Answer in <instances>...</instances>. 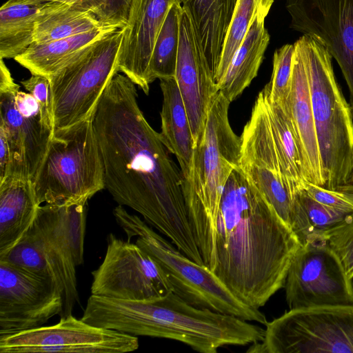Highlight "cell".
Returning <instances> with one entry per match:
<instances>
[{"mask_svg":"<svg viewBox=\"0 0 353 353\" xmlns=\"http://www.w3.org/2000/svg\"><path fill=\"white\" fill-rule=\"evenodd\" d=\"M102 158L105 188L120 205L139 213L185 255L203 264L191 229L184 177L145 119L135 84L117 72L92 114Z\"/></svg>","mask_w":353,"mask_h":353,"instance_id":"6da1fadb","label":"cell"},{"mask_svg":"<svg viewBox=\"0 0 353 353\" xmlns=\"http://www.w3.org/2000/svg\"><path fill=\"white\" fill-rule=\"evenodd\" d=\"M299 247L290 227L236 166L219 208L214 274L242 301L259 309L284 286Z\"/></svg>","mask_w":353,"mask_h":353,"instance_id":"7a4b0ae2","label":"cell"},{"mask_svg":"<svg viewBox=\"0 0 353 353\" xmlns=\"http://www.w3.org/2000/svg\"><path fill=\"white\" fill-rule=\"evenodd\" d=\"M83 321L132 336L175 340L201 353L225 345L263 340L264 329L240 318L194 307L172 291L150 300L134 301L91 294Z\"/></svg>","mask_w":353,"mask_h":353,"instance_id":"3957f363","label":"cell"},{"mask_svg":"<svg viewBox=\"0 0 353 353\" xmlns=\"http://www.w3.org/2000/svg\"><path fill=\"white\" fill-rule=\"evenodd\" d=\"M230 101L219 92L214 97L205 128L194 144L184 195L188 218L203 263L216 265V219L225 185L239 165L241 137L228 119Z\"/></svg>","mask_w":353,"mask_h":353,"instance_id":"277c9868","label":"cell"},{"mask_svg":"<svg viewBox=\"0 0 353 353\" xmlns=\"http://www.w3.org/2000/svg\"><path fill=\"white\" fill-rule=\"evenodd\" d=\"M294 43L301 50L309 81L323 187L336 190L353 184V115L335 79L327 50L306 34Z\"/></svg>","mask_w":353,"mask_h":353,"instance_id":"5b68a950","label":"cell"},{"mask_svg":"<svg viewBox=\"0 0 353 353\" xmlns=\"http://www.w3.org/2000/svg\"><path fill=\"white\" fill-rule=\"evenodd\" d=\"M116 222L130 241L152 256L165 272L172 292L189 304L266 325L265 316L234 295L205 265L192 260L120 205L113 210Z\"/></svg>","mask_w":353,"mask_h":353,"instance_id":"8992f818","label":"cell"},{"mask_svg":"<svg viewBox=\"0 0 353 353\" xmlns=\"http://www.w3.org/2000/svg\"><path fill=\"white\" fill-rule=\"evenodd\" d=\"M32 183L40 205L88 202L105 188L92 115L54 131Z\"/></svg>","mask_w":353,"mask_h":353,"instance_id":"52a82bcc","label":"cell"},{"mask_svg":"<svg viewBox=\"0 0 353 353\" xmlns=\"http://www.w3.org/2000/svg\"><path fill=\"white\" fill-rule=\"evenodd\" d=\"M123 28L92 43L50 77L54 130L90 117L105 88L119 72Z\"/></svg>","mask_w":353,"mask_h":353,"instance_id":"ba28073f","label":"cell"},{"mask_svg":"<svg viewBox=\"0 0 353 353\" xmlns=\"http://www.w3.org/2000/svg\"><path fill=\"white\" fill-rule=\"evenodd\" d=\"M247 352L353 353V305L290 309Z\"/></svg>","mask_w":353,"mask_h":353,"instance_id":"9c48e42d","label":"cell"},{"mask_svg":"<svg viewBox=\"0 0 353 353\" xmlns=\"http://www.w3.org/2000/svg\"><path fill=\"white\" fill-rule=\"evenodd\" d=\"M88 202L40 205L28 228L41 246L63 294L61 317L79 303L76 268L83 263Z\"/></svg>","mask_w":353,"mask_h":353,"instance_id":"30bf717a","label":"cell"},{"mask_svg":"<svg viewBox=\"0 0 353 353\" xmlns=\"http://www.w3.org/2000/svg\"><path fill=\"white\" fill-rule=\"evenodd\" d=\"M105 257L92 272L91 294L112 299L143 301L172 291L161 265L136 243L110 234Z\"/></svg>","mask_w":353,"mask_h":353,"instance_id":"8fae6325","label":"cell"},{"mask_svg":"<svg viewBox=\"0 0 353 353\" xmlns=\"http://www.w3.org/2000/svg\"><path fill=\"white\" fill-rule=\"evenodd\" d=\"M290 309L353 305V283L326 243L300 245L284 286Z\"/></svg>","mask_w":353,"mask_h":353,"instance_id":"7c38bea8","label":"cell"},{"mask_svg":"<svg viewBox=\"0 0 353 353\" xmlns=\"http://www.w3.org/2000/svg\"><path fill=\"white\" fill-rule=\"evenodd\" d=\"M139 346L136 336L90 325L72 314L52 325L0 336L1 353H124Z\"/></svg>","mask_w":353,"mask_h":353,"instance_id":"4fadbf2b","label":"cell"},{"mask_svg":"<svg viewBox=\"0 0 353 353\" xmlns=\"http://www.w3.org/2000/svg\"><path fill=\"white\" fill-rule=\"evenodd\" d=\"M241 141L240 168L290 226L298 193L290 189L283 176L261 92Z\"/></svg>","mask_w":353,"mask_h":353,"instance_id":"5bb4252c","label":"cell"},{"mask_svg":"<svg viewBox=\"0 0 353 353\" xmlns=\"http://www.w3.org/2000/svg\"><path fill=\"white\" fill-rule=\"evenodd\" d=\"M63 305L53 281L0 261V336L42 326Z\"/></svg>","mask_w":353,"mask_h":353,"instance_id":"9a60e30c","label":"cell"},{"mask_svg":"<svg viewBox=\"0 0 353 353\" xmlns=\"http://www.w3.org/2000/svg\"><path fill=\"white\" fill-rule=\"evenodd\" d=\"M290 28L320 43L338 63L353 115V0H286Z\"/></svg>","mask_w":353,"mask_h":353,"instance_id":"2e32d148","label":"cell"},{"mask_svg":"<svg viewBox=\"0 0 353 353\" xmlns=\"http://www.w3.org/2000/svg\"><path fill=\"white\" fill-rule=\"evenodd\" d=\"M0 59V132L6 136L10 152L5 179L32 181L54 132L46 126L41 117H30L19 111L15 95L19 85L14 82L3 59Z\"/></svg>","mask_w":353,"mask_h":353,"instance_id":"e0dca14e","label":"cell"},{"mask_svg":"<svg viewBox=\"0 0 353 353\" xmlns=\"http://www.w3.org/2000/svg\"><path fill=\"white\" fill-rule=\"evenodd\" d=\"M175 79L195 144L204 130L210 105L219 90L192 19L183 8Z\"/></svg>","mask_w":353,"mask_h":353,"instance_id":"ac0fdd59","label":"cell"},{"mask_svg":"<svg viewBox=\"0 0 353 353\" xmlns=\"http://www.w3.org/2000/svg\"><path fill=\"white\" fill-rule=\"evenodd\" d=\"M180 0H131L123 28L117 67L145 94H148L150 62L160 29L170 8Z\"/></svg>","mask_w":353,"mask_h":353,"instance_id":"d6986e66","label":"cell"},{"mask_svg":"<svg viewBox=\"0 0 353 353\" xmlns=\"http://www.w3.org/2000/svg\"><path fill=\"white\" fill-rule=\"evenodd\" d=\"M294 54L290 97L285 106L303 151L306 181L323 187V179L306 68L299 47Z\"/></svg>","mask_w":353,"mask_h":353,"instance_id":"ffe728a7","label":"cell"},{"mask_svg":"<svg viewBox=\"0 0 353 353\" xmlns=\"http://www.w3.org/2000/svg\"><path fill=\"white\" fill-rule=\"evenodd\" d=\"M40 205L32 181L6 179L0 182V255L18 243Z\"/></svg>","mask_w":353,"mask_h":353,"instance_id":"44dd1931","label":"cell"},{"mask_svg":"<svg viewBox=\"0 0 353 353\" xmlns=\"http://www.w3.org/2000/svg\"><path fill=\"white\" fill-rule=\"evenodd\" d=\"M159 80L163 94L159 134L167 149L176 157L185 182L189 175L194 146L191 128L175 77Z\"/></svg>","mask_w":353,"mask_h":353,"instance_id":"7402d4cb","label":"cell"},{"mask_svg":"<svg viewBox=\"0 0 353 353\" xmlns=\"http://www.w3.org/2000/svg\"><path fill=\"white\" fill-rule=\"evenodd\" d=\"M236 1L237 0H180L181 5L192 19L214 80Z\"/></svg>","mask_w":353,"mask_h":353,"instance_id":"603a6c76","label":"cell"},{"mask_svg":"<svg viewBox=\"0 0 353 353\" xmlns=\"http://www.w3.org/2000/svg\"><path fill=\"white\" fill-rule=\"evenodd\" d=\"M265 18L260 16L252 23L224 76L217 83L219 92L230 102L257 76L270 41V34L264 24Z\"/></svg>","mask_w":353,"mask_h":353,"instance_id":"cb8c5ba5","label":"cell"},{"mask_svg":"<svg viewBox=\"0 0 353 353\" xmlns=\"http://www.w3.org/2000/svg\"><path fill=\"white\" fill-rule=\"evenodd\" d=\"M353 217L347 211L323 205L313 199L303 189L296 196L290 227L300 245L325 243L336 228Z\"/></svg>","mask_w":353,"mask_h":353,"instance_id":"d4e9b609","label":"cell"},{"mask_svg":"<svg viewBox=\"0 0 353 353\" xmlns=\"http://www.w3.org/2000/svg\"><path fill=\"white\" fill-rule=\"evenodd\" d=\"M102 26L90 32L47 43H33L14 59L32 74L50 77L83 48L117 30Z\"/></svg>","mask_w":353,"mask_h":353,"instance_id":"484cf974","label":"cell"},{"mask_svg":"<svg viewBox=\"0 0 353 353\" xmlns=\"http://www.w3.org/2000/svg\"><path fill=\"white\" fill-rule=\"evenodd\" d=\"M263 97L283 176L290 189L298 193L306 181L305 160L292 121L280 103Z\"/></svg>","mask_w":353,"mask_h":353,"instance_id":"4316f807","label":"cell"},{"mask_svg":"<svg viewBox=\"0 0 353 353\" xmlns=\"http://www.w3.org/2000/svg\"><path fill=\"white\" fill-rule=\"evenodd\" d=\"M102 26H105L90 10L58 2L43 3L36 19L34 43L64 39Z\"/></svg>","mask_w":353,"mask_h":353,"instance_id":"83f0119b","label":"cell"},{"mask_svg":"<svg viewBox=\"0 0 353 353\" xmlns=\"http://www.w3.org/2000/svg\"><path fill=\"white\" fill-rule=\"evenodd\" d=\"M41 4L6 1L0 8V58L14 59L34 43Z\"/></svg>","mask_w":353,"mask_h":353,"instance_id":"f1b7e54d","label":"cell"},{"mask_svg":"<svg viewBox=\"0 0 353 353\" xmlns=\"http://www.w3.org/2000/svg\"><path fill=\"white\" fill-rule=\"evenodd\" d=\"M182 11L181 3H174L158 34L150 62L152 82L156 79L175 77Z\"/></svg>","mask_w":353,"mask_h":353,"instance_id":"f546056e","label":"cell"},{"mask_svg":"<svg viewBox=\"0 0 353 353\" xmlns=\"http://www.w3.org/2000/svg\"><path fill=\"white\" fill-rule=\"evenodd\" d=\"M274 0H237L223 44L216 83L221 80L237 48L247 32L260 16L266 17Z\"/></svg>","mask_w":353,"mask_h":353,"instance_id":"4dcf8cb0","label":"cell"},{"mask_svg":"<svg viewBox=\"0 0 353 353\" xmlns=\"http://www.w3.org/2000/svg\"><path fill=\"white\" fill-rule=\"evenodd\" d=\"M294 54V44H285L274 52L271 79L261 91L267 100L283 107L291 92Z\"/></svg>","mask_w":353,"mask_h":353,"instance_id":"1f68e13d","label":"cell"},{"mask_svg":"<svg viewBox=\"0 0 353 353\" xmlns=\"http://www.w3.org/2000/svg\"><path fill=\"white\" fill-rule=\"evenodd\" d=\"M21 83L38 102L43 123L54 132L53 100L50 78L41 74H32L29 79L21 81Z\"/></svg>","mask_w":353,"mask_h":353,"instance_id":"d6a6232c","label":"cell"},{"mask_svg":"<svg viewBox=\"0 0 353 353\" xmlns=\"http://www.w3.org/2000/svg\"><path fill=\"white\" fill-rule=\"evenodd\" d=\"M326 244L339 259L346 274L353 279V217L328 236Z\"/></svg>","mask_w":353,"mask_h":353,"instance_id":"836d02e7","label":"cell"},{"mask_svg":"<svg viewBox=\"0 0 353 353\" xmlns=\"http://www.w3.org/2000/svg\"><path fill=\"white\" fill-rule=\"evenodd\" d=\"M95 14L105 26L123 28L128 21L131 0H92Z\"/></svg>","mask_w":353,"mask_h":353,"instance_id":"e575fe53","label":"cell"},{"mask_svg":"<svg viewBox=\"0 0 353 353\" xmlns=\"http://www.w3.org/2000/svg\"><path fill=\"white\" fill-rule=\"evenodd\" d=\"M303 188L313 199L323 205L343 210H353V203L336 190H330L307 181H305Z\"/></svg>","mask_w":353,"mask_h":353,"instance_id":"d590c367","label":"cell"},{"mask_svg":"<svg viewBox=\"0 0 353 353\" xmlns=\"http://www.w3.org/2000/svg\"><path fill=\"white\" fill-rule=\"evenodd\" d=\"M10 163V152L6 136L0 132V182L7 176Z\"/></svg>","mask_w":353,"mask_h":353,"instance_id":"8d00e7d4","label":"cell"},{"mask_svg":"<svg viewBox=\"0 0 353 353\" xmlns=\"http://www.w3.org/2000/svg\"><path fill=\"white\" fill-rule=\"evenodd\" d=\"M18 1H23L27 3L37 5L47 2H58L72 6L82 8L90 10L94 14L96 12V8L92 0H20Z\"/></svg>","mask_w":353,"mask_h":353,"instance_id":"74e56055","label":"cell"},{"mask_svg":"<svg viewBox=\"0 0 353 353\" xmlns=\"http://www.w3.org/2000/svg\"><path fill=\"white\" fill-rule=\"evenodd\" d=\"M336 190L353 203V184L339 187Z\"/></svg>","mask_w":353,"mask_h":353,"instance_id":"f35d334b","label":"cell"},{"mask_svg":"<svg viewBox=\"0 0 353 353\" xmlns=\"http://www.w3.org/2000/svg\"><path fill=\"white\" fill-rule=\"evenodd\" d=\"M20 1V0H8L7 1H8V2H14V1Z\"/></svg>","mask_w":353,"mask_h":353,"instance_id":"ab89813d","label":"cell"}]
</instances>
